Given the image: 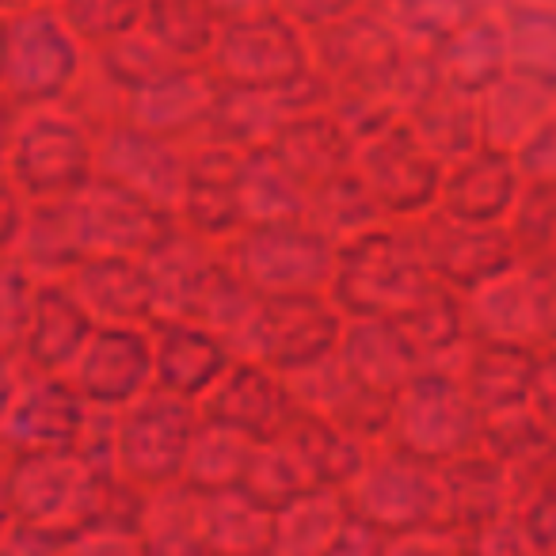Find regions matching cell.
<instances>
[{"mask_svg":"<svg viewBox=\"0 0 556 556\" xmlns=\"http://www.w3.org/2000/svg\"><path fill=\"white\" fill-rule=\"evenodd\" d=\"M275 533V515L252 507L244 495H202V553L263 556Z\"/></svg>","mask_w":556,"mask_h":556,"instance_id":"obj_23","label":"cell"},{"mask_svg":"<svg viewBox=\"0 0 556 556\" xmlns=\"http://www.w3.org/2000/svg\"><path fill=\"white\" fill-rule=\"evenodd\" d=\"M336 358L351 378L386 396L401 393L404 381L424 366L389 320H351V328H343L340 336Z\"/></svg>","mask_w":556,"mask_h":556,"instance_id":"obj_17","label":"cell"},{"mask_svg":"<svg viewBox=\"0 0 556 556\" xmlns=\"http://www.w3.org/2000/svg\"><path fill=\"white\" fill-rule=\"evenodd\" d=\"M202 556H206V553H202Z\"/></svg>","mask_w":556,"mask_h":556,"instance_id":"obj_29","label":"cell"},{"mask_svg":"<svg viewBox=\"0 0 556 556\" xmlns=\"http://www.w3.org/2000/svg\"><path fill=\"white\" fill-rule=\"evenodd\" d=\"M73 294L103 328H146L161 317V278L149 260L92 255L70 275Z\"/></svg>","mask_w":556,"mask_h":556,"instance_id":"obj_9","label":"cell"},{"mask_svg":"<svg viewBox=\"0 0 556 556\" xmlns=\"http://www.w3.org/2000/svg\"><path fill=\"white\" fill-rule=\"evenodd\" d=\"M454 355L462 358V370L454 378L480 416L522 408L530 401L538 351L507 340H465Z\"/></svg>","mask_w":556,"mask_h":556,"instance_id":"obj_15","label":"cell"},{"mask_svg":"<svg viewBox=\"0 0 556 556\" xmlns=\"http://www.w3.org/2000/svg\"><path fill=\"white\" fill-rule=\"evenodd\" d=\"M389 325L401 332V340L416 351L419 363L427 358L454 355L465 343V302L457 290H450L439 278H427L424 287L389 317Z\"/></svg>","mask_w":556,"mask_h":556,"instance_id":"obj_18","label":"cell"},{"mask_svg":"<svg viewBox=\"0 0 556 556\" xmlns=\"http://www.w3.org/2000/svg\"><path fill=\"white\" fill-rule=\"evenodd\" d=\"M427 278L431 270L419 260L412 229L374 225L370 232L336 248L328 298L343 320H389Z\"/></svg>","mask_w":556,"mask_h":556,"instance_id":"obj_1","label":"cell"},{"mask_svg":"<svg viewBox=\"0 0 556 556\" xmlns=\"http://www.w3.org/2000/svg\"><path fill=\"white\" fill-rule=\"evenodd\" d=\"M24 366H20L16 355H9V351H0V427H4V419H9L12 404H16L20 389H24Z\"/></svg>","mask_w":556,"mask_h":556,"instance_id":"obj_27","label":"cell"},{"mask_svg":"<svg viewBox=\"0 0 556 556\" xmlns=\"http://www.w3.org/2000/svg\"><path fill=\"white\" fill-rule=\"evenodd\" d=\"M20 229H24V210H16L9 191H0V260L20 244Z\"/></svg>","mask_w":556,"mask_h":556,"instance_id":"obj_28","label":"cell"},{"mask_svg":"<svg viewBox=\"0 0 556 556\" xmlns=\"http://www.w3.org/2000/svg\"><path fill=\"white\" fill-rule=\"evenodd\" d=\"M412 237L424 267L465 298L518 267L515 240L503 225H469L446 214H431L412 225Z\"/></svg>","mask_w":556,"mask_h":556,"instance_id":"obj_7","label":"cell"},{"mask_svg":"<svg viewBox=\"0 0 556 556\" xmlns=\"http://www.w3.org/2000/svg\"><path fill=\"white\" fill-rule=\"evenodd\" d=\"M381 556H472L469 545L462 541V533L454 530H404L389 533L386 553Z\"/></svg>","mask_w":556,"mask_h":556,"instance_id":"obj_25","label":"cell"},{"mask_svg":"<svg viewBox=\"0 0 556 556\" xmlns=\"http://www.w3.org/2000/svg\"><path fill=\"white\" fill-rule=\"evenodd\" d=\"M351 518L343 492H309L275 515V533L263 556H325Z\"/></svg>","mask_w":556,"mask_h":556,"instance_id":"obj_22","label":"cell"},{"mask_svg":"<svg viewBox=\"0 0 556 556\" xmlns=\"http://www.w3.org/2000/svg\"><path fill=\"white\" fill-rule=\"evenodd\" d=\"M92 332L96 320L88 317L70 282H39L31 325L20 348V366L31 378H58V370H70L77 363Z\"/></svg>","mask_w":556,"mask_h":556,"instance_id":"obj_14","label":"cell"},{"mask_svg":"<svg viewBox=\"0 0 556 556\" xmlns=\"http://www.w3.org/2000/svg\"><path fill=\"white\" fill-rule=\"evenodd\" d=\"M343 336V317L320 294L260 298L240 348L252 351V363L294 378L336 355Z\"/></svg>","mask_w":556,"mask_h":556,"instance_id":"obj_6","label":"cell"},{"mask_svg":"<svg viewBox=\"0 0 556 556\" xmlns=\"http://www.w3.org/2000/svg\"><path fill=\"white\" fill-rule=\"evenodd\" d=\"M16 248V260L39 282H62V275H73L80 263H88L96 255L88 206L50 202V206L27 210Z\"/></svg>","mask_w":556,"mask_h":556,"instance_id":"obj_16","label":"cell"},{"mask_svg":"<svg viewBox=\"0 0 556 556\" xmlns=\"http://www.w3.org/2000/svg\"><path fill=\"white\" fill-rule=\"evenodd\" d=\"M386 541H389V533H381L378 526L351 515L348 522H343V530L336 533V541L328 545L325 556H381L386 553Z\"/></svg>","mask_w":556,"mask_h":556,"instance_id":"obj_26","label":"cell"},{"mask_svg":"<svg viewBox=\"0 0 556 556\" xmlns=\"http://www.w3.org/2000/svg\"><path fill=\"white\" fill-rule=\"evenodd\" d=\"M149 343H153V386L194 404L237 358L225 340L172 317H156L149 325Z\"/></svg>","mask_w":556,"mask_h":556,"instance_id":"obj_13","label":"cell"},{"mask_svg":"<svg viewBox=\"0 0 556 556\" xmlns=\"http://www.w3.org/2000/svg\"><path fill=\"white\" fill-rule=\"evenodd\" d=\"M80 480L73 457H12L9 500L16 522H62ZM12 522V526H16Z\"/></svg>","mask_w":556,"mask_h":556,"instance_id":"obj_20","label":"cell"},{"mask_svg":"<svg viewBox=\"0 0 556 556\" xmlns=\"http://www.w3.org/2000/svg\"><path fill=\"white\" fill-rule=\"evenodd\" d=\"M480 412L442 366H419L393 401L389 434L381 442L419 457V462L446 465L480 446Z\"/></svg>","mask_w":556,"mask_h":556,"instance_id":"obj_2","label":"cell"},{"mask_svg":"<svg viewBox=\"0 0 556 556\" xmlns=\"http://www.w3.org/2000/svg\"><path fill=\"white\" fill-rule=\"evenodd\" d=\"M290 408H294V401H290L287 378H278L275 370L248 363V358H232L229 370L199 401V419L244 431L255 442H267Z\"/></svg>","mask_w":556,"mask_h":556,"instance_id":"obj_11","label":"cell"},{"mask_svg":"<svg viewBox=\"0 0 556 556\" xmlns=\"http://www.w3.org/2000/svg\"><path fill=\"white\" fill-rule=\"evenodd\" d=\"M225 260L255 298L320 294L332 282L336 244L305 222L244 225Z\"/></svg>","mask_w":556,"mask_h":556,"instance_id":"obj_5","label":"cell"},{"mask_svg":"<svg viewBox=\"0 0 556 556\" xmlns=\"http://www.w3.org/2000/svg\"><path fill=\"white\" fill-rule=\"evenodd\" d=\"M348 510L381 533L404 530H450L446 495H442V465L419 462L404 450L381 442V450L343 488Z\"/></svg>","mask_w":556,"mask_h":556,"instance_id":"obj_3","label":"cell"},{"mask_svg":"<svg viewBox=\"0 0 556 556\" xmlns=\"http://www.w3.org/2000/svg\"><path fill=\"white\" fill-rule=\"evenodd\" d=\"M35 294H39V278L16 255H4L0 260V351L16 358L24 348L27 325H31Z\"/></svg>","mask_w":556,"mask_h":556,"instance_id":"obj_24","label":"cell"},{"mask_svg":"<svg viewBox=\"0 0 556 556\" xmlns=\"http://www.w3.org/2000/svg\"><path fill=\"white\" fill-rule=\"evenodd\" d=\"M80 393L62 378H27L12 404L0 439L20 457H70L85 424Z\"/></svg>","mask_w":556,"mask_h":556,"instance_id":"obj_10","label":"cell"},{"mask_svg":"<svg viewBox=\"0 0 556 556\" xmlns=\"http://www.w3.org/2000/svg\"><path fill=\"white\" fill-rule=\"evenodd\" d=\"M267 442L294 465L309 492H343L366 465L363 446L355 439L336 431L325 416L302 408V404L287 412V419Z\"/></svg>","mask_w":556,"mask_h":556,"instance_id":"obj_12","label":"cell"},{"mask_svg":"<svg viewBox=\"0 0 556 556\" xmlns=\"http://www.w3.org/2000/svg\"><path fill=\"white\" fill-rule=\"evenodd\" d=\"M88 222H92L96 255H130V260H153L172 237L179 222L172 210H156L149 202H88Z\"/></svg>","mask_w":556,"mask_h":556,"instance_id":"obj_19","label":"cell"},{"mask_svg":"<svg viewBox=\"0 0 556 556\" xmlns=\"http://www.w3.org/2000/svg\"><path fill=\"white\" fill-rule=\"evenodd\" d=\"M260 442L248 439L244 431H232V427H217L199 419V431L191 439L184 462V484L199 495H225L237 492L240 480H244L248 465H252Z\"/></svg>","mask_w":556,"mask_h":556,"instance_id":"obj_21","label":"cell"},{"mask_svg":"<svg viewBox=\"0 0 556 556\" xmlns=\"http://www.w3.org/2000/svg\"><path fill=\"white\" fill-rule=\"evenodd\" d=\"M194 431H199V404L153 386L118 412L115 472L146 495L176 484L184 477Z\"/></svg>","mask_w":556,"mask_h":556,"instance_id":"obj_4","label":"cell"},{"mask_svg":"<svg viewBox=\"0 0 556 556\" xmlns=\"http://www.w3.org/2000/svg\"><path fill=\"white\" fill-rule=\"evenodd\" d=\"M73 389L92 408L123 412L153 389V343L146 328H103L88 336L73 363Z\"/></svg>","mask_w":556,"mask_h":556,"instance_id":"obj_8","label":"cell"}]
</instances>
